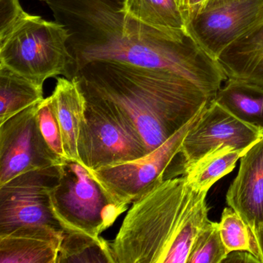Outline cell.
I'll return each mask as SVG.
<instances>
[{"mask_svg": "<svg viewBox=\"0 0 263 263\" xmlns=\"http://www.w3.org/2000/svg\"><path fill=\"white\" fill-rule=\"evenodd\" d=\"M37 121L40 130L47 146L61 163L67 159L64 141L58 118L52 104L51 98H44L38 104Z\"/></svg>", "mask_w": 263, "mask_h": 263, "instance_id": "cell-23", "label": "cell"}, {"mask_svg": "<svg viewBox=\"0 0 263 263\" xmlns=\"http://www.w3.org/2000/svg\"><path fill=\"white\" fill-rule=\"evenodd\" d=\"M262 138L263 129L241 121L213 100L183 141L179 175L218 146H233L247 152Z\"/></svg>", "mask_w": 263, "mask_h": 263, "instance_id": "cell-11", "label": "cell"}, {"mask_svg": "<svg viewBox=\"0 0 263 263\" xmlns=\"http://www.w3.org/2000/svg\"><path fill=\"white\" fill-rule=\"evenodd\" d=\"M218 223L221 239L229 252L248 251L257 258L253 232L232 208H226L223 210L221 221Z\"/></svg>", "mask_w": 263, "mask_h": 263, "instance_id": "cell-22", "label": "cell"}, {"mask_svg": "<svg viewBox=\"0 0 263 263\" xmlns=\"http://www.w3.org/2000/svg\"><path fill=\"white\" fill-rule=\"evenodd\" d=\"M44 99V85L0 66V124Z\"/></svg>", "mask_w": 263, "mask_h": 263, "instance_id": "cell-18", "label": "cell"}, {"mask_svg": "<svg viewBox=\"0 0 263 263\" xmlns=\"http://www.w3.org/2000/svg\"><path fill=\"white\" fill-rule=\"evenodd\" d=\"M261 263L259 259L248 251H233L229 252L223 263Z\"/></svg>", "mask_w": 263, "mask_h": 263, "instance_id": "cell-26", "label": "cell"}, {"mask_svg": "<svg viewBox=\"0 0 263 263\" xmlns=\"http://www.w3.org/2000/svg\"><path fill=\"white\" fill-rule=\"evenodd\" d=\"M226 201L252 232L263 222V138L240 158L239 170Z\"/></svg>", "mask_w": 263, "mask_h": 263, "instance_id": "cell-12", "label": "cell"}, {"mask_svg": "<svg viewBox=\"0 0 263 263\" xmlns=\"http://www.w3.org/2000/svg\"><path fill=\"white\" fill-rule=\"evenodd\" d=\"M217 61L227 78L263 87V14L253 27L226 48Z\"/></svg>", "mask_w": 263, "mask_h": 263, "instance_id": "cell-14", "label": "cell"}, {"mask_svg": "<svg viewBox=\"0 0 263 263\" xmlns=\"http://www.w3.org/2000/svg\"><path fill=\"white\" fill-rule=\"evenodd\" d=\"M208 192L171 177L134 200L114 241L115 263H187L209 220Z\"/></svg>", "mask_w": 263, "mask_h": 263, "instance_id": "cell-3", "label": "cell"}, {"mask_svg": "<svg viewBox=\"0 0 263 263\" xmlns=\"http://www.w3.org/2000/svg\"><path fill=\"white\" fill-rule=\"evenodd\" d=\"M262 14L263 0H206L186 30L217 61Z\"/></svg>", "mask_w": 263, "mask_h": 263, "instance_id": "cell-9", "label": "cell"}, {"mask_svg": "<svg viewBox=\"0 0 263 263\" xmlns=\"http://www.w3.org/2000/svg\"><path fill=\"white\" fill-rule=\"evenodd\" d=\"M253 234L256 245L257 258L260 262L263 263V222L258 224Z\"/></svg>", "mask_w": 263, "mask_h": 263, "instance_id": "cell-27", "label": "cell"}, {"mask_svg": "<svg viewBox=\"0 0 263 263\" xmlns=\"http://www.w3.org/2000/svg\"><path fill=\"white\" fill-rule=\"evenodd\" d=\"M72 80L82 93L116 108L136 130L148 153L212 101L178 75L114 61L87 63Z\"/></svg>", "mask_w": 263, "mask_h": 263, "instance_id": "cell-2", "label": "cell"}, {"mask_svg": "<svg viewBox=\"0 0 263 263\" xmlns=\"http://www.w3.org/2000/svg\"><path fill=\"white\" fill-rule=\"evenodd\" d=\"M50 98L61 127L67 159L80 162L78 138L85 113L84 95L73 80L64 77L58 78Z\"/></svg>", "mask_w": 263, "mask_h": 263, "instance_id": "cell-15", "label": "cell"}, {"mask_svg": "<svg viewBox=\"0 0 263 263\" xmlns=\"http://www.w3.org/2000/svg\"><path fill=\"white\" fill-rule=\"evenodd\" d=\"M39 103L0 124V185L29 171L61 164L41 135Z\"/></svg>", "mask_w": 263, "mask_h": 263, "instance_id": "cell-10", "label": "cell"}, {"mask_svg": "<svg viewBox=\"0 0 263 263\" xmlns=\"http://www.w3.org/2000/svg\"><path fill=\"white\" fill-rule=\"evenodd\" d=\"M246 152L233 146L221 145L208 152L182 175L195 192H209L218 180L232 172Z\"/></svg>", "mask_w": 263, "mask_h": 263, "instance_id": "cell-19", "label": "cell"}, {"mask_svg": "<svg viewBox=\"0 0 263 263\" xmlns=\"http://www.w3.org/2000/svg\"><path fill=\"white\" fill-rule=\"evenodd\" d=\"M83 95L86 108L78 138L83 165L95 170L148 153L136 130L116 108L98 97Z\"/></svg>", "mask_w": 263, "mask_h": 263, "instance_id": "cell-6", "label": "cell"}, {"mask_svg": "<svg viewBox=\"0 0 263 263\" xmlns=\"http://www.w3.org/2000/svg\"><path fill=\"white\" fill-rule=\"evenodd\" d=\"M115 263L111 245L102 237L64 232L57 263Z\"/></svg>", "mask_w": 263, "mask_h": 263, "instance_id": "cell-20", "label": "cell"}, {"mask_svg": "<svg viewBox=\"0 0 263 263\" xmlns=\"http://www.w3.org/2000/svg\"><path fill=\"white\" fill-rule=\"evenodd\" d=\"M205 1L206 0H175L182 15L185 27Z\"/></svg>", "mask_w": 263, "mask_h": 263, "instance_id": "cell-25", "label": "cell"}, {"mask_svg": "<svg viewBox=\"0 0 263 263\" xmlns=\"http://www.w3.org/2000/svg\"><path fill=\"white\" fill-rule=\"evenodd\" d=\"M229 253L221 239L219 223L209 219L198 232L187 263H223Z\"/></svg>", "mask_w": 263, "mask_h": 263, "instance_id": "cell-21", "label": "cell"}, {"mask_svg": "<svg viewBox=\"0 0 263 263\" xmlns=\"http://www.w3.org/2000/svg\"><path fill=\"white\" fill-rule=\"evenodd\" d=\"M61 164L29 171L0 185V235L23 226L62 229L52 212L50 197L59 181Z\"/></svg>", "mask_w": 263, "mask_h": 263, "instance_id": "cell-8", "label": "cell"}, {"mask_svg": "<svg viewBox=\"0 0 263 263\" xmlns=\"http://www.w3.org/2000/svg\"><path fill=\"white\" fill-rule=\"evenodd\" d=\"M124 0H48L57 22L68 32L73 58L70 78L93 61H114L164 70L198 87L210 101L227 79L218 61L189 34L183 41L133 19Z\"/></svg>", "mask_w": 263, "mask_h": 263, "instance_id": "cell-1", "label": "cell"}, {"mask_svg": "<svg viewBox=\"0 0 263 263\" xmlns=\"http://www.w3.org/2000/svg\"><path fill=\"white\" fill-rule=\"evenodd\" d=\"M123 10L133 19L176 41L189 36L175 0H124Z\"/></svg>", "mask_w": 263, "mask_h": 263, "instance_id": "cell-16", "label": "cell"}, {"mask_svg": "<svg viewBox=\"0 0 263 263\" xmlns=\"http://www.w3.org/2000/svg\"><path fill=\"white\" fill-rule=\"evenodd\" d=\"M52 212L64 232L101 236L127 209L110 199L85 166L61 163V176L50 193Z\"/></svg>", "mask_w": 263, "mask_h": 263, "instance_id": "cell-5", "label": "cell"}, {"mask_svg": "<svg viewBox=\"0 0 263 263\" xmlns=\"http://www.w3.org/2000/svg\"><path fill=\"white\" fill-rule=\"evenodd\" d=\"M214 101L241 121L263 129V87L227 78Z\"/></svg>", "mask_w": 263, "mask_h": 263, "instance_id": "cell-17", "label": "cell"}, {"mask_svg": "<svg viewBox=\"0 0 263 263\" xmlns=\"http://www.w3.org/2000/svg\"><path fill=\"white\" fill-rule=\"evenodd\" d=\"M68 36L63 24L30 14L0 40V66L41 85L59 75L69 79L73 58Z\"/></svg>", "mask_w": 263, "mask_h": 263, "instance_id": "cell-4", "label": "cell"}, {"mask_svg": "<svg viewBox=\"0 0 263 263\" xmlns=\"http://www.w3.org/2000/svg\"><path fill=\"white\" fill-rule=\"evenodd\" d=\"M29 15L23 10L20 0H0V40Z\"/></svg>", "mask_w": 263, "mask_h": 263, "instance_id": "cell-24", "label": "cell"}, {"mask_svg": "<svg viewBox=\"0 0 263 263\" xmlns=\"http://www.w3.org/2000/svg\"><path fill=\"white\" fill-rule=\"evenodd\" d=\"M209 102L175 135L144 156L95 170H87L110 199L120 205L128 207L134 200L165 179L166 172L179 155L186 135L199 121Z\"/></svg>", "mask_w": 263, "mask_h": 263, "instance_id": "cell-7", "label": "cell"}, {"mask_svg": "<svg viewBox=\"0 0 263 263\" xmlns=\"http://www.w3.org/2000/svg\"><path fill=\"white\" fill-rule=\"evenodd\" d=\"M40 1H44V2H47L48 0H40Z\"/></svg>", "mask_w": 263, "mask_h": 263, "instance_id": "cell-28", "label": "cell"}, {"mask_svg": "<svg viewBox=\"0 0 263 263\" xmlns=\"http://www.w3.org/2000/svg\"><path fill=\"white\" fill-rule=\"evenodd\" d=\"M64 234L52 226H28L0 235V263H57Z\"/></svg>", "mask_w": 263, "mask_h": 263, "instance_id": "cell-13", "label": "cell"}]
</instances>
